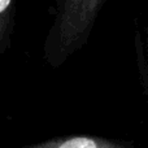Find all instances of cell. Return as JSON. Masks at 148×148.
Masks as SVG:
<instances>
[{"mask_svg": "<svg viewBox=\"0 0 148 148\" xmlns=\"http://www.w3.org/2000/svg\"><path fill=\"white\" fill-rule=\"evenodd\" d=\"M100 1H70L65 4L61 16V40L69 46L79 38L92 22Z\"/></svg>", "mask_w": 148, "mask_h": 148, "instance_id": "6da1fadb", "label": "cell"}, {"mask_svg": "<svg viewBox=\"0 0 148 148\" xmlns=\"http://www.w3.org/2000/svg\"><path fill=\"white\" fill-rule=\"evenodd\" d=\"M10 7H12L10 0H0V42H1L4 30L8 25V14H9Z\"/></svg>", "mask_w": 148, "mask_h": 148, "instance_id": "3957f363", "label": "cell"}, {"mask_svg": "<svg viewBox=\"0 0 148 148\" xmlns=\"http://www.w3.org/2000/svg\"><path fill=\"white\" fill-rule=\"evenodd\" d=\"M27 148H121L117 144L94 136H70L60 138Z\"/></svg>", "mask_w": 148, "mask_h": 148, "instance_id": "7a4b0ae2", "label": "cell"}]
</instances>
